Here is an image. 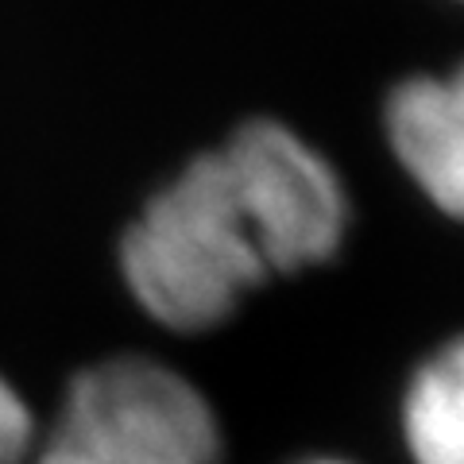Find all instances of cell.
<instances>
[{"instance_id":"cell-7","label":"cell","mask_w":464,"mask_h":464,"mask_svg":"<svg viewBox=\"0 0 464 464\" xmlns=\"http://www.w3.org/2000/svg\"><path fill=\"white\" fill-rule=\"evenodd\" d=\"M457 5H464V0H457Z\"/></svg>"},{"instance_id":"cell-1","label":"cell","mask_w":464,"mask_h":464,"mask_svg":"<svg viewBox=\"0 0 464 464\" xmlns=\"http://www.w3.org/2000/svg\"><path fill=\"white\" fill-rule=\"evenodd\" d=\"M348 225V186L325 151L252 116L148 198L121 240V271L151 322L209 333L271 279L337 259Z\"/></svg>"},{"instance_id":"cell-4","label":"cell","mask_w":464,"mask_h":464,"mask_svg":"<svg viewBox=\"0 0 464 464\" xmlns=\"http://www.w3.org/2000/svg\"><path fill=\"white\" fill-rule=\"evenodd\" d=\"M402 441L414 464H464V333L414 368L402 391Z\"/></svg>"},{"instance_id":"cell-6","label":"cell","mask_w":464,"mask_h":464,"mask_svg":"<svg viewBox=\"0 0 464 464\" xmlns=\"http://www.w3.org/2000/svg\"><path fill=\"white\" fill-rule=\"evenodd\" d=\"M298 464H353V460H341V457H310V460H298Z\"/></svg>"},{"instance_id":"cell-3","label":"cell","mask_w":464,"mask_h":464,"mask_svg":"<svg viewBox=\"0 0 464 464\" xmlns=\"http://www.w3.org/2000/svg\"><path fill=\"white\" fill-rule=\"evenodd\" d=\"M383 136L418 194L464 221V63L402 78L383 101Z\"/></svg>"},{"instance_id":"cell-5","label":"cell","mask_w":464,"mask_h":464,"mask_svg":"<svg viewBox=\"0 0 464 464\" xmlns=\"http://www.w3.org/2000/svg\"><path fill=\"white\" fill-rule=\"evenodd\" d=\"M35 445V418L20 391L0 375V464H24Z\"/></svg>"},{"instance_id":"cell-2","label":"cell","mask_w":464,"mask_h":464,"mask_svg":"<svg viewBox=\"0 0 464 464\" xmlns=\"http://www.w3.org/2000/svg\"><path fill=\"white\" fill-rule=\"evenodd\" d=\"M225 430L209 395L151 356H112L66 387L39 464H221Z\"/></svg>"}]
</instances>
